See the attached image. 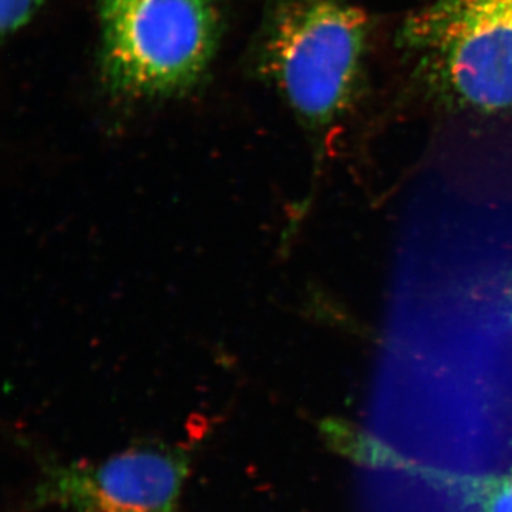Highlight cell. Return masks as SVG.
<instances>
[{
    "mask_svg": "<svg viewBox=\"0 0 512 512\" xmlns=\"http://www.w3.org/2000/svg\"><path fill=\"white\" fill-rule=\"evenodd\" d=\"M100 72L111 96L151 101L194 89L217 52V0H97Z\"/></svg>",
    "mask_w": 512,
    "mask_h": 512,
    "instance_id": "obj_2",
    "label": "cell"
},
{
    "mask_svg": "<svg viewBox=\"0 0 512 512\" xmlns=\"http://www.w3.org/2000/svg\"><path fill=\"white\" fill-rule=\"evenodd\" d=\"M45 0H0V28L3 37L28 25Z\"/></svg>",
    "mask_w": 512,
    "mask_h": 512,
    "instance_id": "obj_5",
    "label": "cell"
},
{
    "mask_svg": "<svg viewBox=\"0 0 512 512\" xmlns=\"http://www.w3.org/2000/svg\"><path fill=\"white\" fill-rule=\"evenodd\" d=\"M400 45L454 106L512 111V0H436L413 13Z\"/></svg>",
    "mask_w": 512,
    "mask_h": 512,
    "instance_id": "obj_3",
    "label": "cell"
},
{
    "mask_svg": "<svg viewBox=\"0 0 512 512\" xmlns=\"http://www.w3.org/2000/svg\"><path fill=\"white\" fill-rule=\"evenodd\" d=\"M190 457L138 446L100 460L46 456L18 512H181Z\"/></svg>",
    "mask_w": 512,
    "mask_h": 512,
    "instance_id": "obj_4",
    "label": "cell"
},
{
    "mask_svg": "<svg viewBox=\"0 0 512 512\" xmlns=\"http://www.w3.org/2000/svg\"><path fill=\"white\" fill-rule=\"evenodd\" d=\"M483 512H512V476L494 478L481 488Z\"/></svg>",
    "mask_w": 512,
    "mask_h": 512,
    "instance_id": "obj_6",
    "label": "cell"
},
{
    "mask_svg": "<svg viewBox=\"0 0 512 512\" xmlns=\"http://www.w3.org/2000/svg\"><path fill=\"white\" fill-rule=\"evenodd\" d=\"M369 39V19L350 0H268L259 69L323 138L362 96Z\"/></svg>",
    "mask_w": 512,
    "mask_h": 512,
    "instance_id": "obj_1",
    "label": "cell"
}]
</instances>
